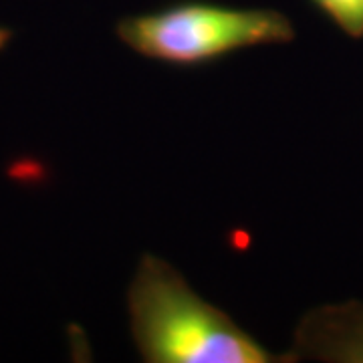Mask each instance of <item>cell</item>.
Listing matches in <instances>:
<instances>
[{"instance_id": "obj_1", "label": "cell", "mask_w": 363, "mask_h": 363, "mask_svg": "<svg viewBox=\"0 0 363 363\" xmlns=\"http://www.w3.org/2000/svg\"><path fill=\"white\" fill-rule=\"evenodd\" d=\"M133 343L150 363L291 362L200 297L166 260L143 255L128 289Z\"/></svg>"}, {"instance_id": "obj_2", "label": "cell", "mask_w": 363, "mask_h": 363, "mask_svg": "<svg viewBox=\"0 0 363 363\" xmlns=\"http://www.w3.org/2000/svg\"><path fill=\"white\" fill-rule=\"evenodd\" d=\"M116 33L133 52L174 67L208 65L236 51L295 39L291 18L279 11L234 9L204 0L125 16Z\"/></svg>"}, {"instance_id": "obj_3", "label": "cell", "mask_w": 363, "mask_h": 363, "mask_svg": "<svg viewBox=\"0 0 363 363\" xmlns=\"http://www.w3.org/2000/svg\"><path fill=\"white\" fill-rule=\"evenodd\" d=\"M295 355L323 362H363V305H327L303 317Z\"/></svg>"}, {"instance_id": "obj_4", "label": "cell", "mask_w": 363, "mask_h": 363, "mask_svg": "<svg viewBox=\"0 0 363 363\" xmlns=\"http://www.w3.org/2000/svg\"><path fill=\"white\" fill-rule=\"evenodd\" d=\"M331 25L353 40L363 39V0H309Z\"/></svg>"}, {"instance_id": "obj_5", "label": "cell", "mask_w": 363, "mask_h": 363, "mask_svg": "<svg viewBox=\"0 0 363 363\" xmlns=\"http://www.w3.org/2000/svg\"><path fill=\"white\" fill-rule=\"evenodd\" d=\"M9 39H11V33H9V30H4V28H0V49L9 43Z\"/></svg>"}]
</instances>
